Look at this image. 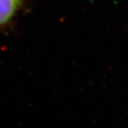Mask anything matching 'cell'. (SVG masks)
<instances>
[{
  "mask_svg": "<svg viewBox=\"0 0 128 128\" xmlns=\"http://www.w3.org/2000/svg\"><path fill=\"white\" fill-rule=\"evenodd\" d=\"M26 0H0V29L10 25L25 6Z\"/></svg>",
  "mask_w": 128,
  "mask_h": 128,
  "instance_id": "6da1fadb",
  "label": "cell"
}]
</instances>
